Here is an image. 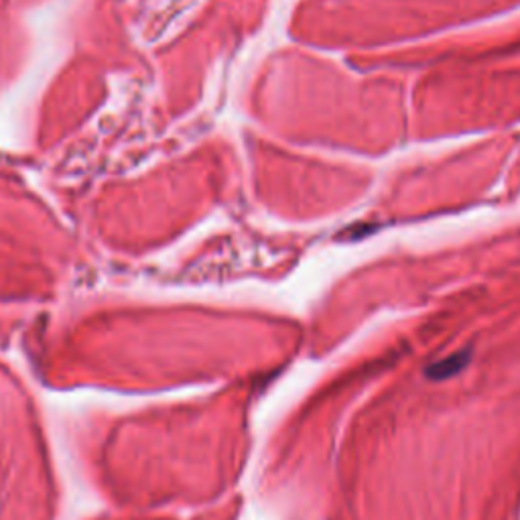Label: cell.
Returning a JSON list of instances; mask_svg holds the SVG:
<instances>
[{
    "label": "cell",
    "mask_w": 520,
    "mask_h": 520,
    "mask_svg": "<svg viewBox=\"0 0 520 520\" xmlns=\"http://www.w3.org/2000/svg\"><path fill=\"white\" fill-rule=\"evenodd\" d=\"M464 364H466V356H464V354H458V356H451L449 360H443V362L435 364V366L429 370V374H431V376H437V378L449 376V374L458 372Z\"/></svg>",
    "instance_id": "obj_1"
}]
</instances>
